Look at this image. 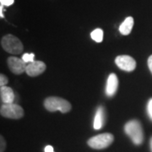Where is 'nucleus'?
<instances>
[{
    "mask_svg": "<svg viewBox=\"0 0 152 152\" xmlns=\"http://www.w3.org/2000/svg\"><path fill=\"white\" fill-rule=\"evenodd\" d=\"M124 131L136 145H140L144 142V131L141 123L139 120L133 119L129 121L124 125Z\"/></svg>",
    "mask_w": 152,
    "mask_h": 152,
    "instance_id": "f257e3e1",
    "label": "nucleus"
},
{
    "mask_svg": "<svg viewBox=\"0 0 152 152\" xmlns=\"http://www.w3.org/2000/svg\"><path fill=\"white\" fill-rule=\"evenodd\" d=\"M2 48L11 54H20L23 52V44L19 38L13 35H6L1 40Z\"/></svg>",
    "mask_w": 152,
    "mask_h": 152,
    "instance_id": "7ed1b4c3",
    "label": "nucleus"
},
{
    "mask_svg": "<svg viewBox=\"0 0 152 152\" xmlns=\"http://www.w3.org/2000/svg\"><path fill=\"white\" fill-rule=\"evenodd\" d=\"M0 97L3 104H10L14 103L15 96L10 87L2 86L0 87Z\"/></svg>",
    "mask_w": 152,
    "mask_h": 152,
    "instance_id": "9b49d317",
    "label": "nucleus"
},
{
    "mask_svg": "<svg viewBox=\"0 0 152 152\" xmlns=\"http://www.w3.org/2000/svg\"><path fill=\"white\" fill-rule=\"evenodd\" d=\"M148 67L152 74V55H151L148 58Z\"/></svg>",
    "mask_w": 152,
    "mask_h": 152,
    "instance_id": "6ab92c4d",
    "label": "nucleus"
},
{
    "mask_svg": "<svg viewBox=\"0 0 152 152\" xmlns=\"http://www.w3.org/2000/svg\"><path fill=\"white\" fill-rule=\"evenodd\" d=\"M134 26V18L133 17H127L124 22L120 25L119 31L122 35H129L132 31V29Z\"/></svg>",
    "mask_w": 152,
    "mask_h": 152,
    "instance_id": "f8f14e48",
    "label": "nucleus"
},
{
    "mask_svg": "<svg viewBox=\"0 0 152 152\" xmlns=\"http://www.w3.org/2000/svg\"><path fill=\"white\" fill-rule=\"evenodd\" d=\"M44 107L49 112L59 111L62 113H69L72 109L71 104L64 98L57 96H50L45 99Z\"/></svg>",
    "mask_w": 152,
    "mask_h": 152,
    "instance_id": "f03ea898",
    "label": "nucleus"
},
{
    "mask_svg": "<svg viewBox=\"0 0 152 152\" xmlns=\"http://www.w3.org/2000/svg\"><path fill=\"white\" fill-rule=\"evenodd\" d=\"M46 70V64L42 61H34L28 64L26 73L31 77H36L42 74Z\"/></svg>",
    "mask_w": 152,
    "mask_h": 152,
    "instance_id": "6e6552de",
    "label": "nucleus"
},
{
    "mask_svg": "<svg viewBox=\"0 0 152 152\" xmlns=\"http://www.w3.org/2000/svg\"><path fill=\"white\" fill-rule=\"evenodd\" d=\"M114 140V137L112 134L105 133L101 134L98 135L91 137L88 141L87 144L90 147L95 150H102L110 146Z\"/></svg>",
    "mask_w": 152,
    "mask_h": 152,
    "instance_id": "20e7f679",
    "label": "nucleus"
},
{
    "mask_svg": "<svg viewBox=\"0 0 152 152\" xmlns=\"http://www.w3.org/2000/svg\"><path fill=\"white\" fill-rule=\"evenodd\" d=\"M15 0H0V4L3 6H10L14 4Z\"/></svg>",
    "mask_w": 152,
    "mask_h": 152,
    "instance_id": "a211bd4d",
    "label": "nucleus"
},
{
    "mask_svg": "<svg viewBox=\"0 0 152 152\" xmlns=\"http://www.w3.org/2000/svg\"><path fill=\"white\" fill-rule=\"evenodd\" d=\"M150 145H151V151L152 152V137L151 138V140H150Z\"/></svg>",
    "mask_w": 152,
    "mask_h": 152,
    "instance_id": "412c9836",
    "label": "nucleus"
},
{
    "mask_svg": "<svg viewBox=\"0 0 152 152\" xmlns=\"http://www.w3.org/2000/svg\"><path fill=\"white\" fill-rule=\"evenodd\" d=\"M8 66L12 73L15 75H20L26 72L27 64L25 63L22 58H19L16 57H10L8 58Z\"/></svg>",
    "mask_w": 152,
    "mask_h": 152,
    "instance_id": "0eeeda50",
    "label": "nucleus"
},
{
    "mask_svg": "<svg viewBox=\"0 0 152 152\" xmlns=\"http://www.w3.org/2000/svg\"><path fill=\"white\" fill-rule=\"evenodd\" d=\"M106 123V111L102 106L99 107L96 110V113L94 118V124L93 127L94 129L99 130L101 129Z\"/></svg>",
    "mask_w": 152,
    "mask_h": 152,
    "instance_id": "9d476101",
    "label": "nucleus"
},
{
    "mask_svg": "<svg viewBox=\"0 0 152 152\" xmlns=\"http://www.w3.org/2000/svg\"><path fill=\"white\" fill-rule=\"evenodd\" d=\"M118 76L116 75V74L112 73L110 74L107 78V86H106V95L108 97H112L116 94L118 89Z\"/></svg>",
    "mask_w": 152,
    "mask_h": 152,
    "instance_id": "1a4fd4ad",
    "label": "nucleus"
},
{
    "mask_svg": "<svg viewBox=\"0 0 152 152\" xmlns=\"http://www.w3.org/2000/svg\"><path fill=\"white\" fill-rule=\"evenodd\" d=\"M34 58H35V54L34 53H25L22 56V60L26 63V64H30V63H32L34 62Z\"/></svg>",
    "mask_w": 152,
    "mask_h": 152,
    "instance_id": "4468645a",
    "label": "nucleus"
},
{
    "mask_svg": "<svg viewBox=\"0 0 152 152\" xmlns=\"http://www.w3.org/2000/svg\"><path fill=\"white\" fill-rule=\"evenodd\" d=\"M44 151L45 152H54V151H53V147L52 146V145H47V146L45 147V149H44Z\"/></svg>",
    "mask_w": 152,
    "mask_h": 152,
    "instance_id": "aec40b11",
    "label": "nucleus"
},
{
    "mask_svg": "<svg viewBox=\"0 0 152 152\" xmlns=\"http://www.w3.org/2000/svg\"><path fill=\"white\" fill-rule=\"evenodd\" d=\"M0 140H1V142H0V144H1L0 152H4V151H5V148H6L5 140L4 139V137H3V136H1V137H0Z\"/></svg>",
    "mask_w": 152,
    "mask_h": 152,
    "instance_id": "f3484780",
    "label": "nucleus"
},
{
    "mask_svg": "<svg viewBox=\"0 0 152 152\" xmlns=\"http://www.w3.org/2000/svg\"><path fill=\"white\" fill-rule=\"evenodd\" d=\"M147 114H148V117L150 118V119L152 121V98H151L147 103V107H146Z\"/></svg>",
    "mask_w": 152,
    "mask_h": 152,
    "instance_id": "2eb2a0df",
    "label": "nucleus"
},
{
    "mask_svg": "<svg viewBox=\"0 0 152 152\" xmlns=\"http://www.w3.org/2000/svg\"><path fill=\"white\" fill-rule=\"evenodd\" d=\"M115 63L120 69L126 72H132L136 68V61L134 58L129 55L118 56L115 59Z\"/></svg>",
    "mask_w": 152,
    "mask_h": 152,
    "instance_id": "423d86ee",
    "label": "nucleus"
},
{
    "mask_svg": "<svg viewBox=\"0 0 152 152\" xmlns=\"http://www.w3.org/2000/svg\"><path fill=\"white\" fill-rule=\"evenodd\" d=\"M8 82H9L8 78L4 75L1 74L0 75V87L6 86V85L8 84Z\"/></svg>",
    "mask_w": 152,
    "mask_h": 152,
    "instance_id": "dca6fc26",
    "label": "nucleus"
},
{
    "mask_svg": "<svg viewBox=\"0 0 152 152\" xmlns=\"http://www.w3.org/2000/svg\"><path fill=\"white\" fill-rule=\"evenodd\" d=\"M0 113L7 118L20 119L24 116V110L18 104H3L0 108Z\"/></svg>",
    "mask_w": 152,
    "mask_h": 152,
    "instance_id": "39448f33",
    "label": "nucleus"
},
{
    "mask_svg": "<svg viewBox=\"0 0 152 152\" xmlns=\"http://www.w3.org/2000/svg\"><path fill=\"white\" fill-rule=\"evenodd\" d=\"M91 37L96 42H102L103 40V31L100 28L95 29L91 33Z\"/></svg>",
    "mask_w": 152,
    "mask_h": 152,
    "instance_id": "ddd939ff",
    "label": "nucleus"
}]
</instances>
